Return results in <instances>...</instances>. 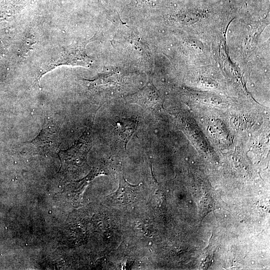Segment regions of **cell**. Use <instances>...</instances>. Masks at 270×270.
<instances>
[{
	"mask_svg": "<svg viewBox=\"0 0 270 270\" xmlns=\"http://www.w3.org/2000/svg\"></svg>",
	"mask_w": 270,
	"mask_h": 270,
	"instance_id": "obj_2",
	"label": "cell"
},
{
	"mask_svg": "<svg viewBox=\"0 0 270 270\" xmlns=\"http://www.w3.org/2000/svg\"><path fill=\"white\" fill-rule=\"evenodd\" d=\"M88 42H84L79 46H71L62 52L60 58L53 62L46 64L40 70L38 80L47 72L61 65L86 66L89 58L86 54L85 46Z\"/></svg>",
	"mask_w": 270,
	"mask_h": 270,
	"instance_id": "obj_1",
	"label": "cell"
}]
</instances>
